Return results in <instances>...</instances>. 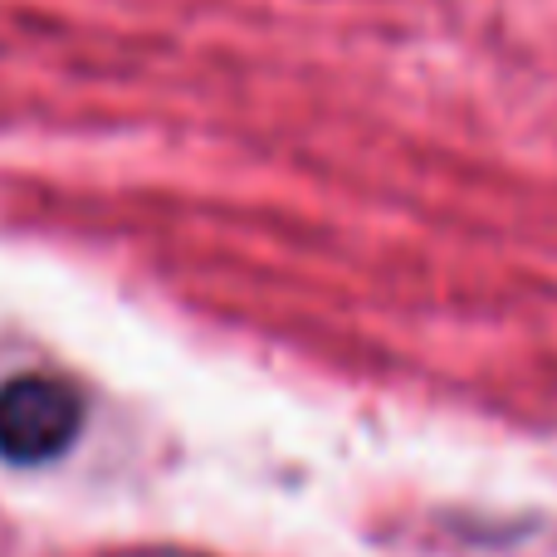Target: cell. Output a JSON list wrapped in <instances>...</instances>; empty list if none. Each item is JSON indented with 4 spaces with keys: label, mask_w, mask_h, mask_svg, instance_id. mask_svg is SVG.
<instances>
[{
    "label": "cell",
    "mask_w": 557,
    "mask_h": 557,
    "mask_svg": "<svg viewBox=\"0 0 557 557\" xmlns=\"http://www.w3.org/2000/svg\"><path fill=\"white\" fill-rule=\"evenodd\" d=\"M84 431V401L59 376H10L0 386V460L45 465L59 460Z\"/></svg>",
    "instance_id": "obj_1"
},
{
    "label": "cell",
    "mask_w": 557,
    "mask_h": 557,
    "mask_svg": "<svg viewBox=\"0 0 557 557\" xmlns=\"http://www.w3.org/2000/svg\"><path fill=\"white\" fill-rule=\"evenodd\" d=\"M113 557H206V553H186V548H133V553H113Z\"/></svg>",
    "instance_id": "obj_2"
}]
</instances>
